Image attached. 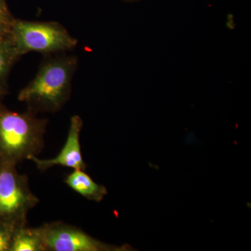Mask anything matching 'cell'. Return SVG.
<instances>
[{"instance_id": "obj_9", "label": "cell", "mask_w": 251, "mask_h": 251, "mask_svg": "<svg viewBox=\"0 0 251 251\" xmlns=\"http://www.w3.org/2000/svg\"><path fill=\"white\" fill-rule=\"evenodd\" d=\"M16 56L9 38L6 35L0 36V80L6 76Z\"/></svg>"}, {"instance_id": "obj_5", "label": "cell", "mask_w": 251, "mask_h": 251, "mask_svg": "<svg viewBox=\"0 0 251 251\" xmlns=\"http://www.w3.org/2000/svg\"><path fill=\"white\" fill-rule=\"evenodd\" d=\"M45 251H117L125 247L108 245L94 239L78 227L62 222L41 226Z\"/></svg>"}, {"instance_id": "obj_12", "label": "cell", "mask_w": 251, "mask_h": 251, "mask_svg": "<svg viewBox=\"0 0 251 251\" xmlns=\"http://www.w3.org/2000/svg\"><path fill=\"white\" fill-rule=\"evenodd\" d=\"M5 92V90L4 88H3L2 86H1V84H0V100L2 98L3 96H4Z\"/></svg>"}, {"instance_id": "obj_4", "label": "cell", "mask_w": 251, "mask_h": 251, "mask_svg": "<svg viewBox=\"0 0 251 251\" xmlns=\"http://www.w3.org/2000/svg\"><path fill=\"white\" fill-rule=\"evenodd\" d=\"M12 23L9 38L17 56L32 51L49 52L69 49L76 42L56 24L22 21Z\"/></svg>"}, {"instance_id": "obj_2", "label": "cell", "mask_w": 251, "mask_h": 251, "mask_svg": "<svg viewBox=\"0 0 251 251\" xmlns=\"http://www.w3.org/2000/svg\"><path fill=\"white\" fill-rule=\"evenodd\" d=\"M72 64L54 61L43 66L30 83L18 94V100L34 110L55 111L62 106L69 95Z\"/></svg>"}, {"instance_id": "obj_10", "label": "cell", "mask_w": 251, "mask_h": 251, "mask_svg": "<svg viewBox=\"0 0 251 251\" xmlns=\"http://www.w3.org/2000/svg\"><path fill=\"white\" fill-rule=\"evenodd\" d=\"M14 227L0 223V251H9Z\"/></svg>"}, {"instance_id": "obj_8", "label": "cell", "mask_w": 251, "mask_h": 251, "mask_svg": "<svg viewBox=\"0 0 251 251\" xmlns=\"http://www.w3.org/2000/svg\"><path fill=\"white\" fill-rule=\"evenodd\" d=\"M9 251H45L41 227L26 226L15 229Z\"/></svg>"}, {"instance_id": "obj_1", "label": "cell", "mask_w": 251, "mask_h": 251, "mask_svg": "<svg viewBox=\"0 0 251 251\" xmlns=\"http://www.w3.org/2000/svg\"><path fill=\"white\" fill-rule=\"evenodd\" d=\"M46 122L32 114L11 111L0 104V159L17 166L44 147Z\"/></svg>"}, {"instance_id": "obj_3", "label": "cell", "mask_w": 251, "mask_h": 251, "mask_svg": "<svg viewBox=\"0 0 251 251\" xmlns=\"http://www.w3.org/2000/svg\"><path fill=\"white\" fill-rule=\"evenodd\" d=\"M39 202L26 175L0 159V223L14 228L27 226V216Z\"/></svg>"}, {"instance_id": "obj_11", "label": "cell", "mask_w": 251, "mask_h": 251, "mask_svg": "<svg viewBox=\"0 0 251 251\" xmlns=\"http://www.w3.org/2000/svg\"><path fill=\"white\" fill-rule=\"evenodd\" d=\"M11 23L4 0H0V36H6L9 33Z\"/></svg>"}, {"instance_id": "obj_13", "label": "cell", "mask_w": 251, "mask_h": 251, "mask_svg": "<svg viewBox=\"0 0 251 251\" xmlns=\"http://www.w3.org/2000/svg\"><path fill=\"white\" fill-rule=\"evenodd\" d=\"M123 1H128V2H134V1H140V0H123Z\"/></svg>"}, {"instance_id": "obj_7", "label": "cell", "mask_w": 251, "mask_h": 251, "mask_svg": "<svg viewBox=\"0 0 251 251\" xmlns=\"http://www.w3.org/2000/svg\"><path fill=\"white\" fill-rule=\"evenodd\" d=\"M64 182L82 197L94 202H100L108 194L105 186L97 184L85 171L74 170L67 175Z\"/></svg>"}, {"instance_id": "obj_6", "label": "cell", "mask_w": 251, "mask_h": 251, "mask_svg": "<svg viewBox=\"0 0 251 251\" xmlns=\"http://www.w3.org/2000/svg\"><path fill=\"white\" fill-rule=\"evenodd\" d=\"M82 125L80 117L75 115L72 117L65 145L57 156L50 159H40L36 156H33L29 160L34 162L41 171H47L56 166L67 167L72 168L74 171H85L86 164L81 152L80 141Z\"/></svg>"}]
</instances>
